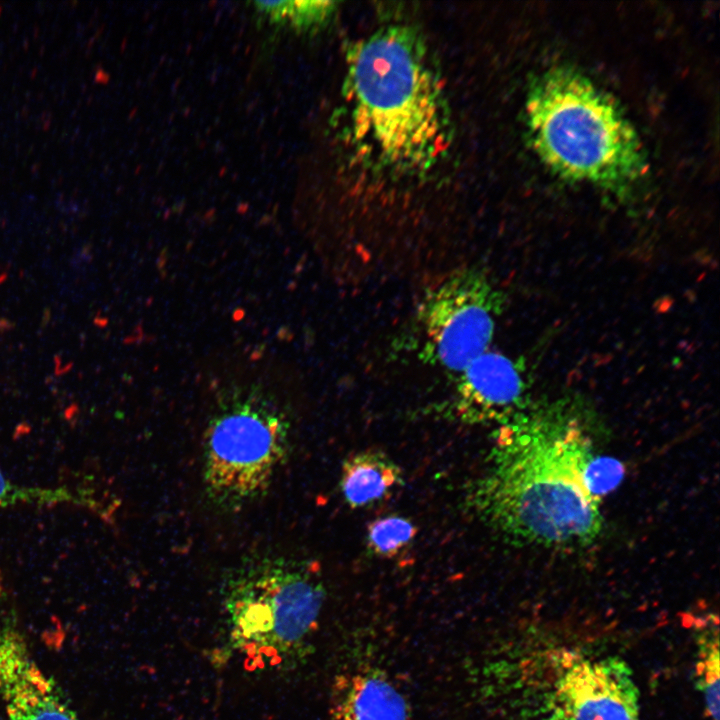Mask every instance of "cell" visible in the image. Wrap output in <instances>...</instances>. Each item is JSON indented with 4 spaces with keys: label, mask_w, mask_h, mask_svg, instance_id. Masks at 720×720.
Returning a JSON list of instances; mask_svg holds the SVG:
<instances>
[{
    "label": "cell",
    "mask_w": 720,
    "mask_h": 720,
    "mask_svg": "<svg viewBox=\"0 0 720 720\" xmlns=\"http://www.w3.org/2000/svg\"><path fill=\"white\" fill-rule=\"evenodd\" d=\"M595 424L580 400H531L497 425L484 468L466 489L467 510L512 544H591L603 524L587 482Z\"/></svg>",
    "instance_id": "cell-1"
},
{
    "label": "cell",
    "mask_w": 720,
    "mask_h": 720,
    "mask_svg": "<svg viewBox=\"0 0 720 720\" xmlns=\"http://www.w3.org/2000/svg\"><path fill=\"white\" fill-rule=\"evenodd\" d=\"M346 88L356 138L387 164L424 167L446 146L439 81L407 31L385 29L355 46Z\"/></svg>",
    "instance_id": "cell-2"
},
{
    "label": "cell",
    "mask_w": 720,
    "mask_h": 720,
    "mask_svg": "<svg viewBox=\"0 0 720 720\" xmlns=\"http://www.w3.org/2000/svg\"><path fill=\"white\" fill-rule=\"evenodd\" d=\"M532 142L561 175L617 189L643 169L638 138L616 103L566 68L545 73L527 103Z\"/></svg>",
    "instance_id": "cell-3"
},
{
    "label": "cell",
    "mask_w": 720,
    "mask_h": 720,
    "mask_svg": "<svg viewBox=\"0 0 720 720\" xmlns=\"http://www.w3.org/2000/svg\"><path fill=\"white\" fill-rule=\"evenodd\" d=\"M313 562L259 554L237 564L222 583L230 649L248 668H290L311 652L326 589Z\"/></svg>",
    "instance_id": "cell-4"
},
{
    "label": "cell",
    "mask_w": 720,
    "mask_h": 720,
    "mask_svg": "<svg viewBox=\"0 0 720 720\" xmlns=\"http://www.w3.org/2000/svg\"><path fill=\"white\" fill-rule=\"evenodd\" d=\"M265 371L222 382L204 436L202 477L209 501L236 511L263 496L287 458L291 423Z\"/></svg>",
    "instance_id": "cell-5"
},
{
    "label": "cell",
    "mask_w": 720,
    "mask_h": 720,
    "mask_svg": "<svg viewBox=\"0 0 720 720\" xmlns=\"http://www.w3.org/2000/svg\"><path fill=\"white\" fill-rule=\"evenodd\" d=\"M505 302L506 296L479 267L449 274L417 307L419 359L459 373L489 350Z\"/></svg>",
    "instance_id": "cell-6"
},
{
    "label": "cell",
    "mask_w": 720,
    "mask_h": 720,
    "mask_svg": "<svg viewBox=\"0 0 720 720\" xmlns=\"http://www.w3.org/2000/svg\"><path fill=\"white\" fill-rule=\"evenodd\" d=\"M556 664V720H640L638 692L623 663L565 653Z\"/></svg>",
    "instance_id": "cell-7"
},
{
    "label": "cell",
    "mask_w": 720,
    "mask_h": 720,
    "mask_svg": "<svg viewBox=\"0 0 720 720\" xmlns=\"http://www.w3.org/2000/svg\"><path fill=\"white\" fill-rule=\"evenodd\" d=\"M445 411L465 424H500L531 399L519 361L486 351L455 374Z\"/></svg>",
    "instance_id": "cell-8"
},
{
    "label": "cell",
    "mask_w": 720,
    "mask_h": 720,
    "mask_svg": "<svg viewBox=\"0 0 720 720\" xmlns=\"http://www.w3.org/2000/svg\"><path fill=\"white\" fill-rule=\"evenodd\" d=\"M0 698L7 720H78L33 658L14 617L0 615Z\"/></svg>",
    "instance_id": "cell-9"
},
{
    "label": "cell",
    "mask_w": 720,
    "mask_h": 720,
    "mask_svg": "<svg viewBox=\"0 0 720 720\" xmlns=\"http://www.w3.org/2000/svg\"><path fill=\"white\" fill-rule=\"evenodd\" d=\"M336 720H409L402 693L378 668H364L337 680Z\"/></svg>",
    "instance_id": "cell-10"
},
{
    "label": "cell",
    "mask_w": 720,
    "mask_h": 720,
    "mask_svg": "<svg viewBox=\"0 0 720 720\" xmlns=\"http://www.w3.org/2000/svg\"><path fill=\"white\" fill-rule=\"evenodd\" d=\"M401 467L385 452L366 449L348 456L341 467L339 487L352 509L369 507L403 485Z\"/></svg>",
    "instance_id": "cell-11"
},
{
    "label": "cell",
    "mask_w": 720,
    "mask_h": 720,
    "mask_svg": "<svg viewBox=\"0 0 720 720\" xmlns=\"http://www.w3.org/2000/svg\"><path fill=\"white\" fill-rule=\"evenodd\" d=\"M719 629L718 622L704 621L698 628L696 680L711 720H719Z\"/></svg>",
    "instance_id": "cell-12"
},
{
    "label": "cell",
    "mask_w": 720,
    "mask_h": 720,
    "mask_svg": "<svg viewBox=\"0 0 720 720\" xmlns=\"http://www.w3.org/2000/svg\"><path fill=\"white\" fill-rule=\"evenodd\" d=\"M417 535V527L408 517L389 514L372 520L366 528L368 552L378 558L399 555Z\"/></svg>",
    "instance_id": "cell-13"
},
{
    "label": "cell",
    "mask_w": 720,
    "mask_h": 720,
    "mask_svg": "<svg viewBox=\"0 0 720 720\" xmlns=\"http://www.w3.org/2000/svg\"><path fill=\"white\" fill-rule=\"evenodd\" d=\"M76 504L89 508L96 506V501L86 493H76L68 488H32L13 484L5 477L0 468V507L15 506L18 504Z\"/></svg>",
    "instance_id": "cell-14"
},
{
    "label": "cell",
    "mask_w": 720,
    "mask_h": 720,
    "mask_svg": "<svg viewBox=\"0 0 720 720\" xmlns=\"http://www.w3.org/2000/svg\"><path fill=\"white\" fill-rule=\"evenodd\" d=\"M254 4L273 22H289L298 29L324 22L335 8L329 1H256Z\"/></svg>",
    "instance_id": "cell-15"
},
{
    "label": "cell",
    "mask_w": 720,
    "mask_h": 720,
    "mask_svg": "<svg viewBox=\"0 0 720 720\" xmlns=\"http://www.w3.org/2000/svg\"><path fill=\"white\" fill-rule=\"evenodd\" d=\"M623 467L616 460L598 457L590 464L587 472V482L591 492L600 499L621 480Z\"/></svg>",
    "instance_id": "cell-16"
},
{
    "label": "cell",
    "mask_w": 720,
    "mask_h": 720,
    "mask_svg": "<svg viewBox=\"0 0 720 720\" xmlns=\"http://www.w3.org/2000/svg\"><path fill=\"white\" fill-rule=\"evenodd\" d=\"M7 277H8L7 269L2 264H0V284L2 282H4L7 279Z\"/></svg>",
    "instance_id": "cell-17"
},
{
    "label": "cell",
    "mask_w": 720,
    "mask_h": 720,
    "mask_svg": "<svg viewBox=\"0 0 720 720\" xmlns=\"http://www.w3.org/2000/svg\"><path fill=\"white\" fill-rule=\"evenodd\" d=\"M10 323L6 319H0V329H9Z\"/></svg>",
    "instance_id": "cell-18"
}]
</instances>
